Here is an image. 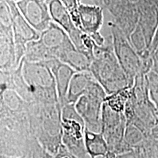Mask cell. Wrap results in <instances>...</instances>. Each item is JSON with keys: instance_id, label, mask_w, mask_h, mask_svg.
I'll use <instances>...</instances> for the list:
<instances>
[{"instance_id": "5bb4252c", "label": "cell", "mask_w": 158, "mask_h": 158, "mask_svg": "<svg viewBox=\"0 0 158 158\" xmlns=\"http://www.w3.org/2000/svg\"><path fill=\"white\" fill-rule=\"evenodd\" d=\"M84 143L86 152L91 158H105L109 152L108 145L101 132L96 133L85 127Z\"/></svg>"}, {"instance_id": "ac0fdd59", "label": "cell", "mask_w": 158, "mask_h": 158, "mask_svg": "<svg viewBox=\"0 0 158 158\" xmlns=\"http://www.w3.org/2000/svg\"><path fill=\"white\" fill-rule=\"evenodd\" d=\"M149 98L158 112V73L151 70L146 75Z\"/></svg>"}, {"instance_id": "30bf717a", "label": "cell", "mask_w": 158, "mask_h": 158, "mask_svg": "<svg viewBox=\"0 0 158 158\" xmlns=\"http://www.w3.org/2000/svg\"><path fill=\"white\" fill-rule=\"evenodd\" d=\"M52 71L56 81L57 93L59 101L61 107L67 104V95H68L69 85L70 81L76 71L73 70L68 64H64L58 59H53L44 62Z\"/></svg>"}, {"instance_id": "44dd1931", "label": "cell", "mask_w": 158, "mask_h": 158, "mask_svg": "<svg viewBox=\"0 0 158 158\" xmlns=\"http://www.w3.org/2000/svg\"><path fill=\"white\" fill-rule=\"evenodd\" d=\"M92 39L93 40L94 43L98 46H104L105 45V38L101 35L100 31L93 33V34L89 35Z\"/></svg>"}, {"instance_id": "3957f363", "label": "cell", "mask_w": 158, "mask_h": 158, "mask_svg": "<svg viewBox=\"0 0 158 158\" xmlns=\"http://www.w3.org/2000/svg\"><path fill=\"white\" fill-rule=\"evenodd\" d=\"M112 45L118 62L127 76L130 85L133 87L136 76L146 74L144 64L127 37L115 22H109Z\"/></svg>"}, {"instance_id": "6da1fadb", "label": "cell", "mask_w": 158, "mask_h": 158, "mask_svg": "<svg viewBox=\"0 0 158 158\" xmlns=\"http://www.w3.org/2000/svg\"><path fill=\"white\" fill-rule=\"evenodd\" d=\"M93 57L90 72L108 95L124 89L131 88L127 77L116 58L113 45L98 46L94 43Z\"/></svg>"}, {"instance_id": "8fae6325", "label": "cell", "mask_w": 158, "mask_h": 158, "mask_svg": "<svg viewBox=\"0 0 158 158\" xmlns=\"http://www.w3.org/2000/svg\"><path fill=\"white\" fill-rule=\"evenodd\" d=\"M15 43L13 27L0 26V69L10 71L16 69Z\"/></svg>"}, {"instance_id": "83f0119b", "label": "cell", "mask_w": 158, "mask_h": 158, "mask_svg": "<svg viewBox=\"0 0 158 158\" xmlns=\"http://www.w3.org/2000/svg\"><path fill=\"white\" fill-rule=\"evenodd\" d=\"M12 1H13V2H16L19 1V0H12Z\"/></svg>"}, {"instance_id": "7a4b0ae2", "label": "cell", "mask_w": 158, "mask_h": 158, "mask_svg": "<svg viewBox=\"0 0 158 158\" xmlns=\"http://www.w3.org/2000/svg\"><path fill=\"white\" fill-rule=\"evenodd\" d=\"M23 75L31 88L35 102L42 105L59 103L56 81L44 62H31L23 58Z\"/></svg>"}, {"instance_id": "8992f818", "label": "cell", "mask_w": 158, "mask_h": 158, "mask_svg": "<svg viewBox=\"0 0 158 158\" xmlns=\"http://www.w3.org/2000/svg\"><path fill=\"white\" fill-rule=\"evenodd\" d=\"M15 3L25 19L40 33L48 28L53 21L45 0H19Z\"/></svg>"}, {"instance_id": "4fadbf2b", "label": "cell", "mask_w": 158, "mask_h": 158, "mask_svg": "<svg viewBox=\"0 0 158 158\" xmlns=\"http://www.w3.org/2000/svg\"><path fill=\"white\" fill-rule=\"evenodd\" d=\"M94 78V77L90 71L77 72L75 73L69 85L67 102L76 104L78 99L86 93Z\"/></svg>"}, {"instance_id": "d4e9b609", "label": "cell", "mask_w": 158, "mask_h": 158, "mask_svg": "<svg viewBox=\"0 0 158 158\" xmlns=\"http://www.w3.org/2000/svg\"><path fill=\"white\" fill-rule=\"evenodd\" d=\"M144 1L153 4V5L158 6V0H144Z\"/></svg>"}, {"instance_id": "ba28073f", "label": "cell", "mask_w": 158, "mask_h": 158, "mask_svg": "<svg viewBox=\"0 0 158 158\" xmlns=\"http://www.w3.org/2000/svg\"><path fill=\"white\" fill-rule=\"evenodd\" d=\"M48 5L52 21L60 26L68 33L71 41L78 50L88 53L83 45V31L75 25L70 13L60 0H51Z\"/></svg>"}, {"instance_id": "d6986e66", "label": "cell", "mask_w": 158, "mask_h": 158, "mask_svg": "<svg viewBox=\"0 0 158 158\" xmlns=\"http://www.w3.org/2000/svg\"><path fill=\"white\" fill-rule=\"evenodd\" d=\"M60 2L70 13L75 25L81 30V24L78 11L79 5L81 3V0H60Z\"/></svg>"}, {"instance_id": "ffe728a7", "label": "cell", "mask_w": 158, "mask_h": 158, "mask_svg": "<svg viewBox=\"0 0 158 158\" xmlns=\"http://www.w3.org/2000/svg\"><path fill=\"white\" fill-rule=\"evenodd\" d=\"M105 158H146L143 149H138L128 152L122 153L119 155L108 152Z\"/></svg>"}, {"instance_id": "603a6c76", "label": "cell", "mask_w": 158, "mask_h": 158, "mask_svg": "<svg viewBox=\"0 0 158 158\" xmlns=\"http://www.w3.org/2000/svg\"><path fill=\"white\" fill-rule=\"evenodd\" d=\"M151 136L155 138V139L158 140V124L153 128L152 130Z\"/></svg>"}, {"instance_id": "e0dca14e", "label": "cell", "mask_w": 158, "mask_h": 158, "mask_svg": "<svg viewBox=\"0 0 158 158\" xmlns=\"http://www.w3.org/2000/svg\"><path fill=\"white\" fill-rule=\"evenodd\" d=\"M130 95V88H126L113 94H108L105 100V102H106L112 110L118 113H124Z\"/></svg>"}, {"instance_id": "5b68a950", "label": "cell", "mask_w": 158, "mask_h": 158, "mask_svg": "<svg viewBox=\"0 0 158 158\" xmlns=\"http://www.w3.org/2000/svg\"><path fill=\"white\" fill-rule=\"evenodd\" d=\"M10 7L13 18V29L15 43V55L17 64L19 65L25 57L27 44L40 39V33L33 28L25 19L18 8L16 3L12 0H6Z\"/></svg>"}, {"instance_id": "2e32d148", "label": "cell", "mask_w": 158, "mask_h": 158, "mask_svg": "<svg viewBox=\"0 0 158 158\" xmlns=\"http://www.w3.org/2000/svg\"><path fill=\"white\" fill-rule=\"evenodd\" d=\"M24 58L26 60L31 62H44L51 59H56L40 40L27 43Z\"/></svg>"}, {"instance_id": "7402d4cb", "label": "cell", "mask_w": 158, "mask_h": 158, "mask_svg": "<svg viewBox=\"0 0 158 158\" xmlns=\"http://www.w3.org/2000/svg\"><path fill=\"white\" fill-rule=\"evenodd\" d=\"M158 48V27L157 29V31H156L155 37H154L152 43L151 48H150V52H151L152 56H153V55L155 54L156 50Z\"/></svg>"}, {"instance_id": "52a82bcc", "label": "cell", "mask_w": 158, "mask_h": 158, "mask_svg": "<svg viewBox=\"0 0 158 158\" xmlns=\"http://www.w3.org/2000/svg\"><path fill=\"white\" fill-rule=\"evenodd\" d=\"M104 99L84 94L78 99L75 107L85 123V127L91 131L100 133L102 128V109Z\"/></svg>"}, {"instance_id": "4316f807", "label": "cell", "mask_w": 158, "mask_h": 158, "mask_svg": "<svg viewBox=\"0 0 158 158\" xmlns=\"http://www.w3.org/2000/svg\"><path fill=\"white\" fill-rule=\"evenodd\" d=\"M45 2H46L47 4H48V3L49 2L51 1V0H45Z\"/></svg>"}, {"instance_id": "277c9868", "label": "cell", "mask_w": 158, "mask_h": 158, "mask_svg": "<svg viewBox=\"0 0 158 158\" xmlns=\"http://www.w3.org/2000/svg\"><path fill=\"white\" fill-rule=\"evenodd\" d=\"M127 119L124 113L112 110L104 102L102 109L101 133L107 142L109 152L116 155L123 153V143Z\"/></svg>"}, {"instance_id": "f1b7e54d", "label": "cell", "mask_w": 158, "mask_h": 158, "mask_svg": "<svg viewBox=\"0 0 158 158\" xmlns=\"http://www.w3.org/2000/svg\"><path fill=\"white\" fill-rule=\"evenodd\" d=\"M106 1H107V0H103V2L105 3V2H106Z\"/></svg>"}, {"instance_id": "9a60e30c", "label": "cell", "mask_w": 158, "mask_h": 158, "mask_svg": "<svg viewBox=\"0 0 158 158\" xmlns=\"http://www.w3.org/2000/svg\"><path fill=\"white\" fill-rule=\"evenodd\" d=\"M59 60L68 64L76 72L90 71L93 58L88 53L81 51L76 47L69 49L59 57Z\"/></svg>"}, {"instance_id": "484cf974", "label": "cell", "mask_w": 158, "mask_h": 158, "mask_svg": "<svg viewBox=\"0 0 158 158\" xmlns=\"http://www.w3.org/2000/svg\"><path fill=\"white\" fill-rule=\"evenodd\" d=\"M1 158H26V157L23 156V157H6V156L1 155Z\"/></svg>"}, {"instance_id": "9c48e42d", "label": "cell", "mask_w": 158, "mask_h": 158, "mask_svg": "<svg viewBox=\"0 0 158 158\" xmlns=\"http://www.w3.org/2000/svg\"><path fill=\"white\" fill-rule=\"evenodd\" d=\"M39 40L58 59L65 51L76 47L68 33L54 21H51L48 28L40 33Z\"/></svg>"}, {"instance_id": "cb8c5ba5", "label": "cell", "mask_w": 158, "mask_h": 158, "mask_svg": "<svg viewBox=\"0 0 158 158\" xmlns=\"http://www.w3.org/2000/svg\"><path fill=\"white\" fill-rule=\"evenodd\" d=\"M93 2L96 5L98 6H101V7H104V2H103V0H92ZM105 8V7H104Z\"/></svg>"}, {"instance_id": "7c38bea8", "label": "cell", "mask_w": 158, "mask_h": 158, "mask_svg": "<svg viewBox=\"0 0 158 158\" xmlns=\"http://www.w3.org/2000/svg\"><path fill=\"white\" fill-rule=\"evenodd\" d=\"M103 8L98 5H79V15H80L81 31L88 35L100 31L103 24Z\"/></svg>"}]
</instances>
